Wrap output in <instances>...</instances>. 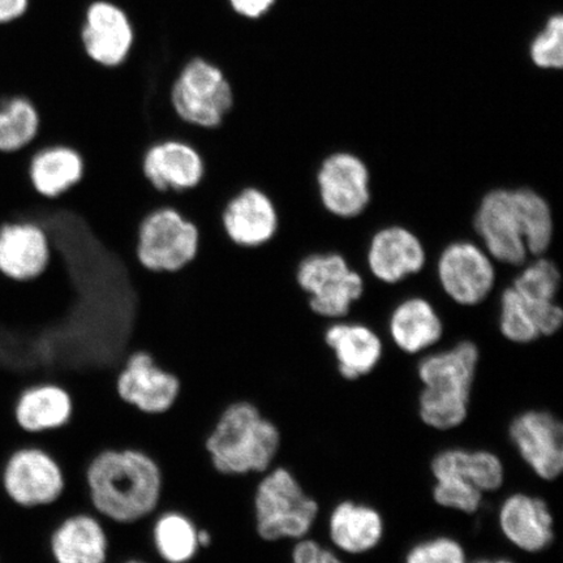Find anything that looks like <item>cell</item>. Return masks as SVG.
I'll return each mask as SVG.
<instances>
[{
	"instance_id": "cell-1",
	"label": "cell",
	"mask_w": 563,
	"mask_h": 563,
	"mask_svg": "<svg viewBox=\"0 0 563 563\" xmlns=\"http://www.w3.org/2000/svg\"><path fill=\"white\" fill-rule=\"evenodd\" d=\"M90 510L104 522L133 525L154 516L164 475L151 454L135 448H108L84 470Z\"/></svg>"
},
{
	"instance_id": "cell-2",
	"label": "cell",
	"mask_w": 563,
	"mask_h": 563,
	"mask_svg": "<svg viewBox=\"0 0 563 563\" xmlns=\"http://www.w3.org/2000/svg\"><path fill=\"white\" fill-rule=\"evenodd\" d=\"M203 446L217 473L263 475L277 463L282 433L255 404L234 400L218 415Z\"/></svg>"
},
{
	"instance_id": "cell-3",
	"label": "cell",
	"mask_w": 563,
	"mask_h": 563,
	"mask_svg": "<svg viewBox=\"0 0 563 563\" xmlns=\"http://www.w3.org/2000/svg\"><path fill=\"white\" fill-rule=\"evenodd\" d=\"M477 362L475 344L462 342L420 363L419 375L426 385L420 397V415L428 426L450 429L466 419Z\"/></svg>"
},
{
	"instance_id": "cell-4",
	"label": "cell",
	"mask_w": 563,
	"mask_h": 563,
	"mask_svg": "<svg viewBox=\"0 0 563 563\" xmlns=\"http://www.w3.org/2000/svg\"><path fill=\"white\" fill-rule=\"evenodd\" d=\"M252 510L257 537L267 543H280L305 538L311 531L319 505L290 470L274 464L257 478Z\"/></svg>"
},
{
	"instance_id": "cell-5",
	"label": "cell",
	"mask_w": 563,
	"mask_h": 563,
	"mask_svg": "<svg viewBox=\"0 0 563 563\" xmlns=\"http://www.w3.org/2000/svg\"><path fill=\"white\" fill-rule=\"evenodd\" d=\"M170 101L180 121L216 129L234 103V93L223 69L206 56L189 58L175 76Z\"/></svg>"
},
{
	"instance_id": "cell-6",
	"label": "cell",
	"mask_w": 563,
	"mask_h": 563,
	"mask_svg": "<svg viewBox=\"0 0 563 563\" xmlns=\"http://www.w3.org/2000/svg\"><path fill=\"white\" fill-rule=\"evenodd\" d=\"M432 470L438 481L435 501L464 512H475L482 504L483 492L496 490L504 481L501 462L485 452L446 450L435 456Z\"/></svg>"
},
{
	"instance_id": "cell-7",
	"label": "cell",
	"mask_w": 563,
	"mask_h": 563,
	"mask_svg": "<svg viewBox=\"0 0 563 563\" xmlns=\"http://www.w3.org/2000/svg\"><path fill=\"white\" fill-rule=\"evenodd\" d=\"M295 282L306 295L307 307L328 319L349 314L364 294V279L338 253H311L299 260Z\"/></svg>"
},
{
	"instance_id": "cell-8",
	"label": "cell",
	"mask_w": 563,
	"mask_h": 563,
	"mask_svg": "<svg viewBox=\"0 0 563 563\" xmlns=\"http://www.w3.org/2000/svg\"><path fill=\"white\" fill-rule=\"evenodd\" d=\"M7 497L20 508H46L58 501L66 489L62 464L45 448L26 443L7 456L2 475Z\"/></svg>"
},
{
	"instance_id": "cell-9",
	"label": "cell",
	"mask_w": 563,
	"mask_h": 563,
	"mask_svg": "<svg viewBox=\"0 0 563 563\" xmlns=\"http://www.w3.org/2000/svg\"><path fill=\"white\" fill-rule=\"evenodd\" d=\"M199 249V231L178 210L162 207L141 222L137 258L153 272H176L192 262Z\"/></svg>"
},
{
	"instance_id": "cell-10",
	"label": "cell",
	"mask_w": 563,
	"mask_h": 563,
	"mask_svg": "<svg viewBox=\"0 0 563 563\" xmlns=\"http://www.w3.org/2000/svg\"><path fill=\"white\" fill-rule=\"evenodd\" d=\"M135 23L115 0H91L84 10L79 42L84 55L102 68L124 65L136 46Z\"/></svg>"
},
{
	"instance_id": "cell-11",
	"label": "cell",
	"mask_w": 563,
	"mask_h": 563,
	"mask_svg": "<svg viewBox=\"0 0 563 563\" xmlns=\"http://www.w3.org/2000/svg\"><path fill=\"white\" fill-rule=\"evenodd\" d=\"M114 387L123 404L152 417L170 411L181 390L179 377L161 367L144 350L132 351L124 358L117 372Z\"/></svg>"
},
{
	"instance_id": "cell-12",
	"label": "cell",
	"mask_w": 563,
	"mask_h": 563,
	"mask_svg": "<svg viewBox=\"0 0 563 563\" xmlns=\"http://www.w3.org/2000/svg\"><path fill=\"white\" fill-rule=\"evenodd\" d=\"M317 194L330 214L351 220L371 202V174L362 158L338 152L321 162L316 173Z\"/></svg>"
},
{
	"instance_id": "cell-13",
	"label": "cell",
	"mask_w": 563,
	"mask_h": 563,
	"mask_svg": "<svg viewBox=\"0 0 563 563\" xmlns=\"http://www.w3.org/2000/svg\"><path fill=\"white\" fill-rule=\"evenodd\" d=\"M475 230L492 260L510 266L526 264L530 255L512 189H492L483 197L475 216Z\"/></svg>"
},
{
	"instance_id": "cell-14",
	"label": "cell",
	"mask_w": 563,
	"mask_h": 563,
	"mask_svg": "<svg viewBox=\"0 0 563 563\" xmlns=\"http://www.w3.org/2000/svg\"><path fill=\"white\" fill-rule=\"evenodd\" d=\"M438 276L448 297L464 307L481 305L496 285L492 257L471 242H455L442 251Z\"/></svg>"
},
{
	"instance_id": "cell-15",
	"label": "cell",
	"mask_w": 563,
	"mask_h": 563,
	"mask_svg": "<svg viewBox=\"0 0 563 563\" xmlns=\"http://www.w3.org/2000/svg\"><path fill=\"white\" fill-rule=\"evenodd\" d=\"M48 549L55 563H108L109 533L96 512L74 511L53 528Z\"/></svg>"
},
{
	"instance_id": "cell-16",
	"label": "cell",
	"mask_w": 563,
	"mask_h": 563,
	"mask_svg": "<svg viewBox=\"0 0 563 563\" xmlns=\"http://www.w3.org/2000/svg\"><path fill=\"white\" fill-rule=\"evenodd\" d=\"M510 434L534 473L553 481L563 467L562 424L551 413L530 411L512 421Z\"/></svg>"
},
{
	"instance_id": "cell-17",
	"label": "cell",
	"mask_w": 563,
	"mask_h": 563,
	"mask_svg": "<svg viewBox=\"0 0 563 563\" xmlns=\"http://www.w3.org/2000/svg\"><path fill=\"white\" fill-rule=\"evenodd\" d=\"M52 245L44 228L33 221H13L0 228V272L11 280H32L51 262Z\"/></svg>"
},
{
	"instance_id": "cell-18",
	"label": "cell",
	"mask_w": 563,
	"mask_h": 563,
	"mask_svg": "<svg viewBox=\"0 0 563 563\" xmlns=\"http://www.w3.org/2000/svg\"><path fill=\"white\" fill-rule=\"evenodd\" d=\"M367 263L373 277L396 285L424 269L427 252L412 231L389 227L371 239Z\"/></svg>"
},
{
	"instance_id": "cell-19",
	"label": "cell",
	"mask_w": 563,
	"mask_h": 563,
	"mask_svg": "<svg viewBox=\"0 0 563 563\" xmlns=\"http://www.w3.org/2000/svg\"><path fill=\"white\" fill-rule=\"evenodd\" d=\"M75 412L73 394L65 385L37 382L23 387L13 405V418L26 434L59 431Z\"/></svg>"
},
{
	"instance_id": "cell-20",
	"label": "cell",
	"mask_w": 563,
	"mask_h": 563,
	"mask_svg": "<svg viewBox=\"0 0 563 563\" xmlns=\"http://www.w3.org/2000/svg\"><path fill=\"white\" fill-rule=\"evenodd\" d=\"M222 224L232 243L256 249L269 243L278 230V213L262 189L244 188L228 202Z\"/></svg>"
},
{
	"instance_id": "cell-21",
	"label": "cell",
	"mask_w": 563,
	"mask_h": 563,
	"mask_svg": "<svg viewBox=\"0 0 563 563\" xmlns=\"http://www.w3.org/2000/svg\"><path fill=\"white\" fill-rule=\"evenodd\" d=\"M143 173L157 191L181 192L199 185L203 162L192 145L180 140H165L145 152Z\"/></svg>"
},
{
	"instance_id": "cell-22",
	"label": "cell",
	"mask_w": 563,
	"mask_h": 563,
	"mask_svg": "<svg viewBox=\"0 0 563 563\" xmlns=\"http://www.w3.org/2000/svg\"><path fill=\"white\" fill-rule=\"evenodd\" d=\"M503 531L527 552L543 551L553 540V519L541 499L525 495L512 496L499 514Z\"/></svg>"
},
{
	"instance_id": "cell-23",
	"label": "cell",
	"mask_w": 563,
	"mask_h": 563,
	"mask_svg": "<svg viewBox=\"0 0 563 563\" xmlns=\"http://www.w3.org/2000/svg\"><path fill=\"white\" fill-rule=\"evenodd\" d=\"M325 341L335 352L341 375L347 379L368 375L383 355L377 334L361 323H334L327 330Z\"/></svg>"
},
{
	"instance_id": "cell-24",
	"label": "cell",
	"mask_w": 563,
	"mask_h": 563,
	"mask_svg": "<svg viewBox=\"0 0 563 563\" xmlns=\"http://www.w3.org/2000/svg\"><path fill=\"white\" fill-rule=\"evenodd\" d=\"M84 161L66 145H52L35 152L27 166L31 185L46 199H56L69 191L82 178Z\"/></svg>"
},
{
	"instance_id": "cell-25",
	"label": "cell",
	"mask_w": 563,
	"mask_h": 563,
	"mask_svg": "<svg viewBox=\"0 0 563 563\" xmlns=\"http://www.w3.org/2000/svg\"><path fill=\"white\" fill-rule=\"evenodd\" d=\"M151 543L164 563H189L200 552L199 526L185 511L158 509L150 518Z\"/></svg>"
},
{
	"instance_id": "cell-26",
	"label": "cell",
	"mask_w": 563,
	"mask_h": 563,
	"mask_svg": "<svg viewBox=\"0 0 563 563\" xmlns=\"http://www.w3.org/2000/svg\"><path fill=\"white\" fill-rule=\"evenodd\" d=\"M442 322L426 299L410 298L400 302L390 317V334L399 349L417 354L440 341Z\"/></svg>"
},
{
	"instance_id": "cell-27",
	"label": "cell",
	"mask_w": 563,
	"mask_h": 563,
	"mask_svg": "<svg viewBox=\"0 0 563 563\" xmlns=\"http://www.w3.org/2000/svg\"><path fill=\"white\" fill-rule=\"evenodd\" d=\"M335 545L350 553H363L376 547L383 537V520L367 506L343 503L330 519Z\"/></svg>"
},
{
	"instance_id": "cell-28",
	"label": "cell",
	"mask_w": 563,
	"mask_h": 563,
	"mask_svg": "<svg viewBox=\"0 0 563 563\" xmlns=\"http://www.w3.org/2000/svg\"><path fill=\"white\" fill-rule=\"evenodd\" d=\"M512 196L522 221L528 255L543 256L551 246L554 234L551 206L531 188L512 189Z\"/></svg>"
},
{
	"instance_id": "cell-29",
	"label": "cell",
	"mask_w": 563,
	"mask_h": 563,
	"mask_svg": "<svg viewBox=\"0 0 563 563\" xmlns=\"http://www.w3.org/2000/svg\"><path fill=\"white\" fill-rule=\"evenodd\" d=\"M40 114L25 96H18L0 108V152L18 153L33 143L40 131Z\"/></svg>"
},
{
	"instance_id": "cell-30",
	"label": "cell",
	"mask_w": 563,
	"mask_h": 563,
	"mask_svg": "<svg viewBox=\"0 0 563 563\" xmlns=\"http://www.w3.org/2000/svg\"><path fill=\"white\" fill-rule=\"evenodd\" d=\"M560 286L558 265L540 256L520 272L511 287L527 301H554Z\"/></svg>"
},
{
	"instance_id": "cell-31",
	"label": "cell",
	"mask_w": 563,
	"mask_h": 563,
	"mask_svg": "<svg viewBox=\"0 0 563 563\" xmlns=\"http://www.w3.org/2000/svg\"><path fill=\"white\" fill-rule=\"evenodd\" d=\"M499 302V328L505 338L516 343H530L541 336L530 305L511 286L503 292Z\"/></svg>"
},
{
	"instance_id": "cell-32",
	"label": "cell",
	"mask_w": 563,
	"mask_h": 563,
	"mask_svg": "<svg viewBox=\"0 0 563 563\" xmlns=\"http://www.w3.org/2000/svg\"><path fill=\"white\" fill-rule=\"evenodd\" d=\"M533 66L541 70H561L563 67V18L553 13L545 21L530 45Z\"/></svg>"
},
{
	"instance_id": "cell-33",
	"label": "cell",
	"mask_w": 563,
	"mask_h": 563,
	"mask_svg": "<svg viewBox=\"0 0 563 563\" xmlns=\"http://www.w3.org/2000/svg\"><path fill=\"white\" fill-rule=\"evenodd\" d=\"M407 563H466L463 549L450 539H435L415 547Z\"/></svg>"
},
{
	"instance_id": "cell-34",
	"label": "cell",
	"mask_w": 563,
	"mask_h": 563,
	"mask_svg": "<svg viewBox=\"0 0 563 563\" xmlns=\"http://www.w3.org/2000/svg\"><path fill=\"white\" fill-rule=\"evenodd\" d=\"M235 16L245 21H262L271 15L278 0H227Z\"/></svg>"
},
{
	"instance_id": "cell-35",
	"label": "cell",
	"mask_w": 563,
	"mask_h": 563,
	"mask_svg": "<svg viewBox=\"0 0 563 563\" xmlns=\"http://www.w3.org/2000/svg\"><path fill=\"white\" fill-rule=\"evenodd\" d=\"M292 563H343L332 552L321 548L316 541L301 540L294 545L291 552Z\"/></svg>"
},
{
	"instance_id": "cell-36",
	"label": "cell",
	"mask_w": 563,
	"mask_h": 563,
	"mask_svg": "<svg viewBox=\"0 0 563 563\" xmlns=\"http://www.w3.org/2000/svg\"><path fill=\"white\" fill-rule=\"evenodd\" d=\"M30 0H0V24L12 23L24 16Z\"/></svg>"
},
{
	"instance_id": "cell-37",
	"label": "cell",
	"mask_w": 563,
	"mask_h": 563,
	"mask_svg": "<svg viewBox=\"0 0 563 563\" xmlns=\"http://www.w3.org/2000/svg\"><path fill=\"white\" fill-rule=\"evenodd\" d=\"M115 563H151V562L146 561L144 559H140V558H129V559H125V560H122V561H119Z\"/></svg>"
},
{
	"instance_id": "cell-38",
	"label": "cell",
	"mask_w": 563,
	"mask_h": 563,
	"mask_svg": "<svg viewBox=\"0 0 563 563\" xmlns=\"http://www.w3.org/2000/svg\"><path fill=\"white\" fill-rule=\"evenodd\" d=\"M475 563H511V562L501 560V561H478Z\"/></svg>"
}]
</instances>
